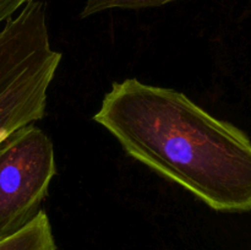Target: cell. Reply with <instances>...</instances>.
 <instances>
[{
	"mask_svg": "<svg viewBox=\"0 0 251 250\" xmlns=\"http://www.w3.org/2000/svg\"><path fill=\"white\" fill-rule=\"evenodd\" d=\"M56 173L50 137L32 123L0 142V233L26 223Z\"/></svg>",
	"mask_w": 251,
	"mask_h": 250,
	"instance_id": "3957f363",
	"label": "cell"
},
{
	"mask_svg": "<svg viewBox=\"0 0 251 250\" xmlns=\"http://www.w3.org/2000/svg\"><path fill=\"white\" fill-rule=\"evenodd\" d=\"M93 120L132 158L212 210L251 211V141L173 88L114 82Z\"/></svg>",
	"mask_w": 251,
	"mask_h": 250,
	"instance_id": "6da1fadb",
	"label": "cell"
},
{
	"mask_svg": "<svg viewBox=\"0 0 251 250\" xmlns=\"http://www.w3.org/2000/svg\"><path fill=\"white\" fill-rule=\"evenodd\" d=\"M60 61L61 53L49 41L46 5L29 0L0 31V142L43 119Z\"/></svg>",
	"mask_w": 251,
	"mask_h": 250,
	"instance_id": "7a4b0ae2",
	"label": "cell"
},
{
	"mask_svg": "<svg viewBox=\"0 0 251 250\" xmlns=\"http://www.w3.org/2000/svg\"><path fill=\"white\" fill-rule=\"evenodd\" d=\"M176 0H87L81 11V17H90L110 9H146L169 4Z\"/></svg>",
	"mask_w": 251,
	"mask_h": 250,
	"instance_id": "5b68a950",
	"label": "cell"
},
{
	"mask_svg": "<svg viewBox=\"0 0 251 250\" xmlns=\"http://www.w3.org/2000/svg\"><path fill=\"white\" fill-rule=\"evenodd\" d=\"M0 250H58L46 211L39 208L22 225L0 233Z\"/></svg>",
	"mask_w": 251,
	"mask_h": 250,
	"instance_id": "277c9868",
	"label": "cell"
},
{
	"mask_svg": "<svg viewBox=\"0 0 251 250\" xmlns=\"http://www.w3.org/2000/svg\"><path fill=\"white\" fill-rule=\"evenodd\" d=\"M29 0H0V22L11 19L12 15Z\"/></svg>",
	"mask_w": 251,
	"mask_h": 250,
	"instance_id": "8992f818",
	"label": "cell"
}]
</instances>
